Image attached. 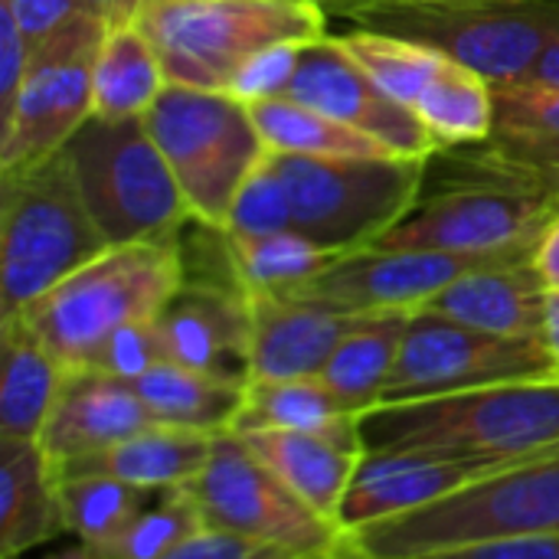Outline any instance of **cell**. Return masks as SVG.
Wrapping results in <instances>:
<instances>
[{"label":"cell","mask_w":559,"mask_h":559,"mask_svg":"<svg viewBox=\"0 0 559 559\" xmlns=\"http://www.w3.org/2000/svg\"><path fill=\"white\" fill-rule=\"evenodd\" d=\"M367 452L521 465L559 449V380L498 383L468 393L386 403L364 416Z\"/></svg>","instance_id":"cell-1"},{"label":"cell","mask_w":559,"mask_h":559,"mask_svg":"<svg viewBox=\"0 0 559 559\" xmlns=\"http://www.w3.org/2000/svg\"><path fill=\"white\" fill-rule=\"evenodd\" d=\"M183 278L180 236L108 246L29 305L20 321L66 370H85L118 328L157 318Z\"/></svg>","instance_id":"cell-2"},{"label":"cell","mask_w":559,"mask_h":559,"mask_svg":"<svg viewBox=\"0 0 559 559\" xmlns=\"http://www.w3.org/2000/svg\"><path fill=\"white\" fill-rule=\"evenodd\" d=\"M432 157L445 164V180L423 190L413 213L373 246L495 262L531 259L557 200L481 164L468 147H442Z\"/></svg>","instance_id":"cell-3"},{"label":"cell","mask_w":559,"mask_h":559,"mask_svg":"<svg viewBox=\"0 0 559 559\" xmlns=\"http://www.w3.org/2000/svg\"><path fill=\"white\" fill-rule=\"evenodd\" d=\"M134 20L170 85L210 92H226L233 75L275 43L328 36V13L314 0H144Z\"/></svg>","instance_id":"cell-4"},{"label":"cell","mask_w":559,"mask_h":559,"mask_svg":"<svg viewBox=\"0 0 559 559\" xmlns=\"http://www.w3.org/2000/svg\"><path fill=\"white\" fill-rule=\"evenodd\" d=\"M0 177V321H13L102 255L108 242L92 223L62 151Z\"/></svg>","instance_id":"cell-5"},{"label":"cell","mask_w":559,"mask_h":559,"mask_svg":"<svg viewBox=\"0 0 559 559\" xmlns=\"http://www.w3.org/2000/svg\"><path fill=\"white\" fill-rule=\"evenodd\" d=\"M334 16L439 49L495 85L524 82L559 39V0H360Z\"/></svg>","instance_id":"cell-6"},{"label":"cell","mask_w":559,"mask_h":559,"mask_svg":"<svg viewBox=\"0 0 559 559\" xmlns=\"http://www.w3.org/2000/svg\"><path fill=\"white\" fill-rule=\"evenodd\" d=\"M559 534V449L495 472L406 518L347 534L364 559H429L445 550Z\"/></svg>","instance_id":"cell-7"},{"label":"cell","mask_w":559,"mask_h":559,"mask_svg":"<svg viewBox=\"0 0 559 559\" xmlns=\"http://www.w3.org/2000/svg\"><path fill=\"white\" fill-rule=\"evenodd\" d=\"M79 197L108 246L174 239L193 219L144 118L92 115L62 147Z\"/></svg>","instance_id":"cell-8"},{"label":"cell","mask_w":559,"mask_h":559,"mask_svg":"<svg viewBox=\"0 0 559 559\" xmlns=\"http://www.w3.org/2000/svg\"><path fill=\"white\" fill-rule=\"evenodd\" d=\"M144 124L164 151L190 216L223 229L242 183L269 154L252 108L229 92L167 85Z\"/></svg>","instance_id":"cell-9"},{"label":"cell","mask_w":559,"mask_h":559,"mask_svg":"<svg viewBox=\"0 0 559 559\" xmlns=\"http://www.w3.org/2000/svg\"><path fill=\"white\" fill-rule=\"evenodd\" d=\"M272 160L292 200V229L341 252L367 249L403 223L426 190L429 164L301 154H272Z\"/></svg>","instance_id":"cell-10"},{"label":"cell","mask_w":559,"mask_h":559,"mask_svg":"<svg viewBox=\"0 0 559 559\" xmlns=\"http://www.w3.org/2000/svg\"><path fill=\"white\" fill-rule=\"evenodd\" d=\"M210 531L282 547L305 559H334L347 534L308 508L236 432H219L206 468L187 488Z\"/></svg>","instance_id":"cell-11"},{"label":"cell","mask_w":559,"mask_h":559,"mask_svg":"<svg viewBox=\"0 0 559 559\" xmlns=\"http://www.w3.org/2000/svg\"><path fill=\"white\" fill-rule=\"evenodd\" d=\"M108 20L79 16L49 43L33 49L23 85L0 118V174L33 167L59 154L95 115L92 69Z\"/></svg>","instance_id":"cell-12"},{"label":"cell","mask_w":559,"mask_h":559,"mask_svg":"<svg viewBox=\"0 0 559 559\" xmlns=\"http://www.w3.org/2000/svg\"><path fill=\"white\" fill-rule=\"evenodd\" d=\"M521 380H557L540 337L485 334L432 311H416L380 406Z\"/></svg>","instance_id":"cell-13"},{"label":"cell","mask_w":559,"mask_h":559,"mask_svg":"<svg viewBox=\"0 0 559 559\" xmlns=\"http://www.w3.org/2000/svg\"><path fill=\"white\" fill-rule=\"evenodd\" d=\"M367 138L383 144L390 154L406 160H429L439 144L426 131V124L400 105L393 95H386L337 43V36L311 39L301 49L295 79L288 85V95Z\"/></svg>","instance_id":"cell-14"},{"label":"cell","mask_w":559,"mask_h":559,"mask_svg":"<svg viewBox=\"0 0 559 559\" xmlns=\"http://www.w3.org/2000/svg\"><path fill=\"white\" fill-rule=\"evenodd\" d=\"M495 259H472L452 252L423 249H380L367 246L337 259L324 275L298 288V295L328 301L354 314H386V311H423L439 292L459 282L465 272L488 265ZM508 262V259H501Z\"/></svg>","instance_id":"cell-15"},{"label":"cell","mask_w":559,"mask_h":559,"mask_svg":"<svg viewBox=\"0 0 559 559\" xmlns=\"http://www.w3.org/2000/svg\"><path fill=\"white\" fill-rule=\"evenodd\" d=\"M154 321L170 364L249 380L252 318L246 295L233 282L187 275Z\"/></svg>","instance_id":"cell-16"},{"label":"cell","mask_w":559,"mask_h":559,"mask_svg":"<svg viewBox=\"0 0 559 559\" xmlns=\"http://www.w3.org/2000/svg\"><path fill=\"white\" fill-rule=\"evenodd\" d=\"M504 468L511 465L442 459L426 452H367L350 481L337 524L344 534L377 527L432 508Z\"/></svg>","instance_id":"cell-17"},{"label":"cell","mask_w":559,"mask_h":559,"mask_svg":"<svg viewBox=\"0 0 559 559\" xmlns=\"http://www.w3.org/2000/svg\"><path fill=\"white\" fill-rule=\"evenodd\" d=\"M246 301L252 318L249 380L321 377L337 344L367 318L298 292Z\"/></svg>","instance_id":"cell-18"},{"label":"cell","mask_w":559,"mask_h":559,"mask_svg":"<svg viewBox=\"0 0 559 559\" xmlns=\"http://www.w3.org/2000/svg\"><path fill=\"white\" fill-rule=\"evenodd\" d=\"M151 423L154 419L134 383L115 380L102 370H69L36 442L59 475L72 462L98 455Z\"/></svg>","instance_id":"cell-19"},{"label":"cell","mask_w":559,"mask_h":559,"mask_svg":"<svg viewBox=\"0 0 559 559\" xmlns=\"http://www.w3.org/2000/svg\"><path fill=\"white\" fill-rule=\"evenodd\" d=\"M468 151L511 180L559 203V88L531 82L495 85V128Z\"/></svg>","instance_id":"cell-20"},{"label":"cell","mask_w":559,"mask_h":559,"mask_svg":"<svg viewBox=\"0 0 559 559\" xmlns=\"http://www.w3.org/2000/svg\"><path fill=\"white\" fill-rule=\"evenodd\" d=\"M239 439L308 508L337 524L350 481L367 455L364 419L324 432H246Z\"/></svg>","instance_id":"cell-21"},{"label":"cell","mask_w":559,"mask_h":559,"mask_svg":"<svg viewBox=\"0 0 559 559\" xmlns=\"http://www.w3.org/2000/svg\"><path fill=\"white\" fill-rule=\"evenodd\" d=\"M547 308V285L531 259L488 262L465 272L445 292H439L423 311L449 318L455 324L501 334V337H540Z\"/></svg>","instance_id":"cell-22"},{"label":"cell","mask_w":559,"mask_h":559,"mask_svg":"<svg viewBox=\"0 0 559 559\" xmlns=\"http://www.w3.org/2000/svg\"><path fill=\"white\" fill-rule=\"evenodd\" d=\"M66 534L59 475L36 439L0 436V559H20Z\"/></svg>","instance_id":"cell-23"},{"label":"cell","mask_w":559,"mask_h":559,"mask_svg":"<svg viewBox=\"0 0 559 559\" xmlns=\"http://www.w3.org/2000/svg\"><path fill=\"white\" fill-rule=\"evenodd\" d=\"M213 439L216 436L206 432L151 423L147 429L108 445L105 452L72 462L59 475H102L151 495L177 491L190 488L197 475L206 468Z\"/></svg>","instance_id":"cell-24"},{"label":"cell","mask_w":559,"mask_h":559,"mask_svg":"<svg viewBox=\"0 0 559 559\" xmlns=\"http://www.w3.org/2000/svg\"><path fill=\"white\" fill-rule=\"evenodd\" d=\"M69 370L20 321H0V436L39 439Z\"/></svg>","instance_id":"cell-25"},{"label":"cell","mask_w":559,"mask_h":559,"mask_svg":"<svg viewBox=\"0 0 559 559\" xmlns=\"http://www.w3.org/2000/svg\"><path fill=\"white\" fill-rule=\"evenodd\" d=\"M164 62L134 16L108 20L92 69L98 118H144L167 88Z\"/></svg>","instance_id":"cell-26"},{"label":"cell","mask_w":559,"mask_h":559,"mask_svg":"<svg viewBox=\"0 0 559 559\" xmlns=\"http://www.w3.org/2000/svg\"><path fill=\"white\" fill-rule=\"evenodd\" d=\"M246 383L249 380L203 373L164 360L141 380H134V390L144 400L154 423L219 436L233 429L246 396Z\"/></svg>","instance_id":"cell-27"},{"label":"cell","mask_w":559,"mask_h":559,"mask_svg":"<svg viewBox=\"0 0 559 559\" xmlns=\"http://www.w3.org/2000/svg\"><path fill=\"white\" fill-rule=\"evenodd\" d=\"M409 311L367 314L331 354L321 370L324 386L341 400L344 409L367 416L383 403L386 383L396 370L403 337L409 328Z\"/></svg>","instance_id":"cell-28"},{"label":"cell","mask_w":559,"mask_h":559,"mask_svg":"<svg viewBox=\"0 0 559 559\" xmlns=\"http://www.w3.org/2000/svg\"><path fill=\"white\" fill-rule=\"evenodd\" d=\"M226 255L236 288L246 298H259L305 288L347 252L285 229L272 236H226Z\"/></svg>","instance_id":"cell-29"},{"label":"cell","mask_w":559,"mask_h":559,"mask_svg":"<svg viewBox=\"0 0 559 559\" xmlns=\"http://www.w3.org/2000/svg\"><path fill=\"white\" fill-rule=\"evenodd\" d=\"M364 416L341 406L321 377L301 380H249L242 406L229 432H324Z\"/></svg>","instance_id":"cell-30"},{"label":"cell","mask_w":559,"mask_h":559,"mask_svg":"<svg viewBox=\"0 0 559 559\" xmlns=\"http://www.w3.org/2000/svg\"><path fill=\"white\" fill-rule=\"evenodd\" d=\"M255 128L272 154H301V157H396L373 138L295 102V98H265L249 105ZM406 160V157H403Z\"/></svg>","instance_id":"cell-31"},{"label":"cell","mask_w":559,"mask_h":559,"mask_svg":"<svg viewBox=\"0 0 559 559\" xmlns=\"http://www.w3.org/2000/svg\"><path fill=\"white\" fill-rule=\"evenodd\" d=\"M416 118L442 147L485 144L495 128V82L462 62H449L416 105Z\"/></svg>","instance_id":"cell-32"},{"label":"cell","mask_w":559,"mask_h":559,"mask_svg":"<svg viewBox=\"0 0 559 559\" xmlns=\"http://www.w3.org/2000/svg\"><path fill=\"white\" fill-rule=\"evenodd\" d=\"M337 43L350 52V59L400 105H406L416 115L419 98L429 92V85L445 72L452 62L439 49H429L413 39L386 36L377 29H347L337 36Z\"/></svg>","instance_id":"cell-33"},{"label":"cell","mask_w":559,"mask_h":559,"mask_svg":"<svg viewBox=\"0 0 559 559\" xmlns=\"http://www.w3.org/2000/svg\"><path fill=\"white\" fill-rule=\"evenodd\" d=\"M151 491H138L102 475H59V504L66 534L85 547L108 544L128 527V521L151 501Z\"/></svg>","instance_id":"cell-34"},{"label":"cell","mask_w":559,"mask_h":559,"mask_svg":"<svg viewBox=\"0 0 559 559\" xmlns=\"http://www.w3.org/2000/svg\"><path fill=\"white\" fill-rule=\"evenodd\" d=\"M285 229H292V200H288L285 180L272 154H265L262 164L242 183L223 233L226 236H272Z\"/></svg>","instance_id":"cell-35"},{"label":"cell","mask_w":559,"mask_h":559,"mask_svg":"<svg viewBox=\"0 0 559 559\" xmlns=\"http://www.w3.org/2000/svg\"><path fill=\"white\" fill-rule=\"evenodd\" d=\"M167 354H164V341H160V331H157V321H134V324H124L118 328L95 354L92 367L85 370H102L115 380H141L147 370H154L157 364H164Z\"/></svg>","instance_id":"cell-36"},{"label":"cell","mask_w":559,"mask_h":559,"mask_svg":"<svg viewBox=\"0 0 559 559\" xmlns=\"http://www.w3.org/2000/svg\"><path fill=\"white\" fill-rule=\"evenodd\" d=\"M308 43H275L262 52H255L229 82V95L246 102V105H255V102H265V98H282L288 95V85L295 79V69H298V59H301V49Z\"/></svg>","instance_id":"cell-37"},{"label":"cell","mask_w":559,"mask_h":559,"mask_svg":"<svg viewBox=\"0 0 559 559\" xmlns=\"http://www.w3.org/2000/svg\"><path fill=\"white\" fill-rule=\"evenodd\" d=\"M0 3L13 13V20H16L23 39L29 43V49H39L56 33L72 26L79 16L95 13L82 0H0Z\"/></svg>","instance_id":"cell-38"},{"label":"cell","mask_w":559,"mask_h":559,"mask_svg":"<svg viewBox=\"0 0 559 559\" xmlns=\"http://www.w3.org/2000/svg\"><path fill=\"white\" fill-rule=\"evenodd\" d=\"M160 559H305L298 554H288L282 547H269V544H255L236 534H223V531H200L197 537H190L187 544H180L177 550H170Z\"/></svg>","instance_id":"cell-39"},{"label":"cell","mask_w":559,"mask_h":559,"mask_svg":"<svg viewBox=\"0 0 559 559\" xmlns=\"http://www.w3.org/2000/svg\"><path fill=\"white\" fill-rule=\"evenodd\" d=\"M29 59H33L29 43L23 39L13 13L0 3V118L10 111V105L23 85V75L29 69Z\"/></svg>","instance_id":"cell-40"},{"label":"cell","mask_w":559,"mask_h":559,"mask_svg":"<svg viewBox=\"0 0 559 559\" xmlns=\"http://www.w3.org/2000/svg\"><path fill=\"white\" fill-rule=\"evenodd\" d=\"M429 559H559V534L488 540V544L445 550V554H436Z\"/></svg>","instance_id":"cell-41"},{"label":"cell","mask_w":559,"mask_h":559,"mask_svg":"<svg viewBox=\"0 0 559 559\" xmlns=\"http://www.w3.org/2000/svg\"><path fill=\"white\" fill-rule=\"evenodd\" d=\"M531 262H534L540 282L547 285V292H559V210L547 219V226L531 252Z\"/></svg>","instance_id":"cell-42"},{"label":"cell","mask_w":559,"mask_h":559,"mask_svg":"<svg viewBox=\"0 0 559 559\" xmlns=\"http://www.w3.org/2000/svg\"><path fill=\"white\" fill-rule=\"evenodd\" d=\"M540 344L550 357L554 377L559 380V292H547V308H544V324H540Z\"/></svg>","instance_id":"cell-43"},{"label":"cell","mask_w":559,"mask_h":559,"mask_svg":"<svg viewBox=\"0 0 559 559\" xmlns=\"http://www.w3.org/2000/svg\"><path fill=\"white\" fill-rule=\"evenodd\" d=\"M524 82L540 85V88H559V39L547 46V52L537 59V66L531 69V75Z\"/></svg>","instance_id":"cell-44"},{"label":"cell","mask_w":559,"mask_h":559,"mask_svg":"<svg viewBox=\"0 0 559 559\" xmlns=\"http://www.w3.org/2000/svg\"><path fill=\"white\" fill-rule=\"evenodd\" d=\"M88 10H95L98 16L105 20H124V16H134V10L144 3V0H82Z\"/></svg>","instance_id":"cell-45"},{"label":"cell","mask_w":559,"mask_h":559,"mask_svg":"<svg viewBox=\"0 0 559 559\" xmlns=\"http://www.w3.org/2000/svg\"><path fill=\"white\" fill-rule=\"evenodd\" d=\"M328 16H334V13H341L344 7H350V3H360V0H314Z\"/></svg>","instance_id":"cell-46"},{"label":"cell","mask_w":559,"mask_h":559,"mask_svg":"<svg viewBox=\"0 0 559 559\" xmlns=\"http://www.w3.org/2000/svg\"><path fill=\"white\" fill-rule=\"evenodd\" d=\"M334 559H364V557H360V554H357V550L350 547V540H347V544H344V550H341V554H337Z\"/></svg>","instance_id":"cell-47"}]
</instances>
